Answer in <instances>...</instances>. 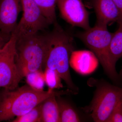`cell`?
Listing matches in <instances>:
<instances>
[{
  "mask_svg": "<svg viewBox=\"0 0 122 122\" xmlns=\"http://www.w3.org/2000/svg\"><path fill=\"white\" fill-rule=\"evenodd\" d=\"M54 26L53 30L46 35L47 48L44 70L48 68L55 71L68 89L76 94L78 88L72 81L69 70L70 57L74 50L73 38L57 24Z\"/></svg>",
  "mask_w": 122,
  "mask_h": 122,
  "instance_id": "obj_1",
  "label": "cell"
},
{
  "mask_svg": "<svg viewBox=\"0 0 122 122\" xmlns=\"http://www.w3.org/2000/svg\"><path fill=\"white\" fill-rule=\"evenodd\" d=\"M73 94L70 90L55 91L37 90L28 85L13 90L4 91L0 94V122L23 115L52 95Z\"/></svg>",
  "mask_w": 122,
  "mask_h": 122,
  "instance_id": "obj_2",
  "label": "cell"
},
{
  "mask_svg": "<svg viewBox=\"0 0 122 122\" xmlns=\"http://www.w3.org/2000/svg\"><path fill=\"white\" fill-rule=\"evenodd\" d=\"M47 48L46 35L39 33L17 39L15 60L22 78L30 72L43 71Z\"/></svg>",
  "mask_w": 122,
  "mask_h": 122,
  "instance_id": "obj_3",
  "label": "cell"
},
{
  "mask_svg": "<svg viewBox=\"0 0 122 122\" xmlns=\"http://www.w3.org/2000/svg\"><path fill=\"white\" fill-rule=\"evenodd\" d=\"M113 33L107 26L95 24L94 27L77 34L76 36L95 54L108 77L114 81L119 78L110 53Z\"/></svg>",
  "mask_w": 122,
  "mask_h": 122,
  "instance_id": "obj_4",
  "label": "cell"
},
{
  "mask_svg": "<svg viewBox=\"0 0 122 122\" xmlns=\"http://www.w3.org/2000/svg\"><path fill=\"white\" fill-rule=\"evenodd\" d=\"M96 88L89 106L82 108L90 114L94 122H106L116 105L122 100V87L105 81L94 80Z\"/></svg>",
  "mask_w": 122,
  "mask_h": 122,
  "instance_id": "obj_5",
  "label": "cell"
},
{
  "mask_svg": "<svg viewBox=\"0 0 122 122\" xmlns=\"http://www.w3.org/2000/svg\"><path fill=\"white\" fill-rule=\"evenodd\" d=\"M16 36L12 33L0 51V87L13 90L18 87L22 79L16 63Z\"/></svg>",
  "mask_w": 122,
  "mask_h": 122,
  "instance_id": "obj_6",
  "label": "cell"
},
{
  "mask_svg": "<svg viewBox=\"0 0 122 122\" xmlns=\"http://www.w3.org/2000/svg\"><path fill=\"white\" fill-rule=\"evenodd\" d=\"M22 17L13 32L17 39L39 33L50 25L34 0H21Z\"/></svg>",
  "mask_w": 122,
  "mask_h": 122,
  "instance_id": "obj_7",
  "label": "cell"
},
{
  "mask_svg": "<svg viewBox=\"0 0 122 122\" xmlns=\"http://www.w3.org/2000/svg\"><path fill=\"white\" fill-rule=\"evenodd\" d=\"M56 5L61 17L67 23L84 30L91 28L89 13L82 0H57Z\"/></svg>",
  "mask_w": 122,
  "mask_h": 122,
  "instance_id": "obj_8",
  "label": "cell"
},
{
  "mask_svg": "<svg viewBox=\"0 0 122 122\" xmlns=\"http://www.w3.org/2000/svg\"><path fill=\"white\" fill-rule=\"evenodd\" d=\"M21 0H0V32L11 36L17 25Z\"/></svg>",
  "mask_w": 122,
  "mask_h": 122,
  "instance_id": "obj_9",
  "label": "cell"
},
{
  "mask_svg": "<svg viewBox=\"0 0 122 122\" xmlns=\"http://www.w3.org/2000/svg\"><path fill=\"white\" fill-rule=\"evenodd\" d=\"M98 62L97 58L92 51L74 50L70 57L69 65L78 73L87 75L96 70Z\"/></svg>",
  "mask_w": 122,
  "mask_h": 122,
  "instance_id": "obj_10",
  "label": "cell"
},
{
  "mask_svg": "<svg viewBox=\"0 0 122 122\" xmlns=\"http://www.w3.org/2000/svg\"><path fill=\"white\" fill-rule=\"evenodd\" d=\"M92 3L96 15L95 24L107 26L119 21L120 13L112 0H92Z\"/></svg>",
  "mask_w": 122,
  "mask_h": 122,
  "instance_id": "obj_11",
  "label": "cell"
},
{
  "mask_svg": "<svg viewBox=\"0 0 122 122\" xmlns=\"http://www.w3.org/2000/svg\"><path fill=\"white\" fill-rule=\"evenodd\" d=\"M56 95L46 99L41 103V122H60L59 107Z\"/></svg>",
  "mask_w": 122,
  "mask_h": 122,
  "instance_id": "obj_12",
  "label": "cell"
},
{
  "mask_svg": "<svg viewBox=\"0 0 122 122\" xmlns=\"http://www.w3.org/2000/svg\"><path fill=\"white\" fill-rule=\"evenodd\" d=\"M61 96L56 99L60 114V122H78L81 119L78 114L70 103L62 99Z\"/></svg>",
  "mask_w": 122,
  "mask_h": 122,
  "instance_id": "obj_13",
  "label": "cell"
},
{
  "mask_svg": "<svg viewBox=\"0 0 122 122\" xmlns=\"http://www.w3.org/2000/svg\"><path fill=\"white\" fill-rule=\"evenodd\" d=\"M118 23V28L113 33L110 46L112 59L115 65L118 60L122 57V21Z\"/></svg>",
  "mask_w": 122,
  "mask_h": 122,
  "instance_id": "obj_14",
  "label": "cell"
},
{
  "mask_svg": "<svg viewBox=\"0 0 122 122\" xmlns=\"http://www.w3.org/2000/svg\"><path fill=\"white\" fill-rule=\"evenodd\" d=\"M50 25L57 24L56 7L57 0H34Z\"/></svg>",
  "mask_w": 122,
  "mask_h": 122,
  "instance_id": "obj_15",
  "label": "cell"
},
{
  "mask_svg": "<svg viewBox=\"0 0 122 122\" xmlns=\"http://www.w3.org/2000/svg\"><path fill=\"white\" fill-rule=\"evenodd\" d=\"M25 77L27 85L30 87L40 91L44 90L46 83L44 71L37 70L30 72Z\"/></svg>",
  "mask_w": 122,
  "mask_h": 122,
  "instance_id": "obj_16",
  "label": "cell"
},
{
  "mask_svg": "<svg viewBox=\"0 0 122 122\" xmlns=\"http://www.w3.org/2000/svg\"><path fill=\"white\" fill-rule=\"evenodd\" d=\"M45 83L49 90L53 91L56 89H59L63 87L61 77L54 70L45 68L44 70Z\"/></svg>",
  "mask_w": 122,
  "mask_h": 122,
  "instance_id": "obj_17",
  "label": "cell"
},
{
  "mask_svg": "<svg viewBox=\"0 0 122 122\" xmlns=\"http://www.w3.org/2000/svg\"><path fill=\"white\" fill-rule=\"evenodd\" d=\"M41 103L26 113L16 117L12 122H41Z\"/></svg>",
  "mask_w": 122,
  "mask_h": 122,
  "instance_id": "obj_18",
  "label": "cell"
},
{
  "mask_svg": "<svg viewBox=\"0 0 122 122\" xmlns=\"http://www.w3.org/2000/svg\"><path fill=\"white\" fill-rule=\"evenodd\" d=\"M122 100L116 105L106 122H122Z\"/></svg>",
  "mask_w": 122,
  "mask_h": 122,
  "instance_id": "obj_19",
  "label": "cell"
},
{
  "mask_svg": "<svg viewBox=\"0 0 122 122\" xmlns=\"http://www.w3.org/2000/svg\"><path fill=\"white\" fill-rule=\"evenodd\" d=\"M11 36H8L1 33L0 34V51L8 41Z\"/></svg>",
  "mask_w": 122,
  "mask_h": 122,
  "instance_id": "obj_20",
  "label": "cell"
},
{
  "mask_svg": "<svg viewBox=\"0 0 122 122\" xmlns=\"http://www.w3.org/2000/svg\"><path fill=\"white\" fill-rule=\"evenodd\" d=\"M112 0L117 8L120 13V20L118 21L119 22L122 21V0Z\"/></svg>",
  "mask_w": 122,
  "mask_h": 122,
  "instance_id": "obj_21",
  "label": "cell"
},
{
  "mask_svg": "<svg viewBox=\"0 0 122 122\" xmlns=\"http://www.w3.org/2000/svg\"><path fill=\"white\" fill-rule=\"evenodd\" d=\"M0 33H1L0 32Z\"/></svg>",
  "mask_w": 122,
  "mask_h": 122,
  "instance_id": "obj_22",
  "label": "cell"
},
{
  "mask_svg": "<svg viewBox=\"0 0 122 122\" xmlns=\"http://www.w3.org/2000/svg\"></svg>",
  "mask_w": 122,
  "mask_h": 122,
  "instance_id": "obj_23",
  "label": "cell"
}]
</instances>
